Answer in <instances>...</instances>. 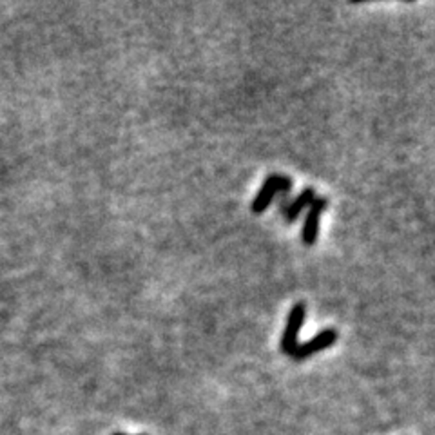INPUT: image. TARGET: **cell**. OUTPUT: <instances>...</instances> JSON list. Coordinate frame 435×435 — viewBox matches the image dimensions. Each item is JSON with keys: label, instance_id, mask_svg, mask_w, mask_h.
<instances>
[{"label": "cell", "instance_id": "4", "mask_svg": "<svg viewBox=\"0 0 435 435\" xmlns=\"http://www.w3.org/2000/svg\"><path fill=\"white\" fill-rule=\"evenodd\" d=\"M337 337H339V332L336 328H325L306 343H300L290 358L295 359V361H303V359L311 358L314 354L323 352L326 348H330L332 345H336Z\"/></svg>", "mask_w": 435, "mask_h": 435}, {"label": "cell", "instance_id": "5", "mask_svg": "<svg viewBox=\"0 0 435 435\" xmlns=\"http://www.w3.org/2000/svg\"><path fill=\"white\" fill-rule=\"evenodd\" d=\"M314 198H316V191H314L312 187H306V189H303V191L298 194V198H294L292 202L287 203L285 209H283L287 222L294 223L295 220L301 216V213H303L305 209L311 207V203L314 202Z\"/></svg>", "mask_w": 435, "mask_h": 435}, {"label": "cell", "instance_id": "2", "mask_svg": "<svg viewBox=\"0 0 435 435\" xmlns=\"http://www.w3.org/2000/svg\"><path fill=\"white\" fill-rule=\"evenodd\" d=\"M306 317V305L303 301L295 303L292 308H290L289 316H287L285 330H283V336H281V352L287 354V356H292V352L295 350V347L300 345L298 337H300V330L303 323H305Z\"/></svg>", "mask_w": 435, "mask_h": 435}, {"label": "cell", "instance_id": "6", "mask_svg": "<svg viewBox=\"0 0 435 435\" xmlns=\"http://www.w3.org/2000/svg\"><path fill=\"white\" fill-rule=\"evenodd\" d=\"M114 435H125V434H114Z\"/></svg>", "mask_w": 435, "mask_h": 435}, {"label": "cell", "instance_id": "3", "mask_svg": "<svg viewBox=\"0 0 435 435\" xmlns=\"http://www.w3.org/2000/svg\"><path fill=\"white\" fill-rule=\"evenodd\" d=\"M326 205H328V200L323 196L314 198V202L311 203V207L305 214V222H303V228H301V241L306 245V247H312V245L317 241V236H319V223H321V216L326 211Z\"/></svg>", "mask_w": 435, "mask_h": 435}, {"label": "cell", "instance_id": "1", "mask_svg": "<svg viewBox=\"0 0 435 435\" xmlns=\"http://www.w3.org/2000/svg\"><path fill=\"white\" fill-rule=\"evenodd\" d=\"M290 191H292V180H290L289 176H283V174H270V176H267V180L263 181V185H261V189L258 191L256 198H254L252 205H250L252 213H265L280 192Z\"/></svg>", "mask_w": 435, "mask_h": 435}]
</instances>
